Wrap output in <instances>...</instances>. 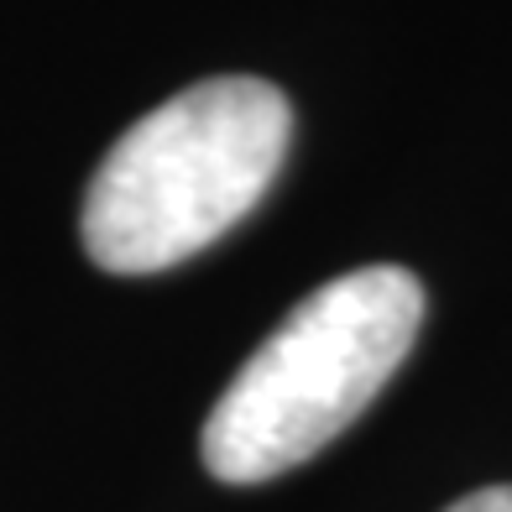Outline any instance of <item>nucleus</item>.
I'll return each mask as SVG.
<instances>
[{"label":"nucleus","mask_w":512,"mask_h":512,"mask_svg":"<svg viewBox=\"0 0 512 512\" xmlns=\"http://www.w3.org/2000/svg\"><path fill=\"white\" fill-rule=\"evenodd\" d=\"M418 324L424 283L408 267L377 262L314 288L209 408V476L256 486L319 455L408 361Z\"/></svg>","instance_id":"obj_2"},{"label":"nucleus","mask_w":512,"mask_h":512,"mask_svg":"<svg viewBox=\"0 0 512 512\" xmlns=\"http://www.w3.org/2000/svg\"><path fill=\"white\" fill-rule=\"evenodd\" d=\"M293 110L262 79H204L142 115L84 194V251L105 272H162L215 246L272 189Z\"/></svg>","instance_id":"obj_1"},{"label":"nucleus","mask_w":512,"mask_h":512,"mask_svg":"<svg viewBox=\"0 0 512 512\" xmlns=\"http://www.w3.org/2000/svg\"><path fill=\"white\" fill-rule=\"evenodd\" d=\"M445 512H512V486H481V492L460 497L455 507Z\"/></svg>","instance_id":"obj_3"}]
</instances>
